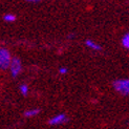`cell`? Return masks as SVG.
<instances>
[{
	"label": "cell",
	"instance_id": "4",
	"mask_svg": "<svg viewBox=\"0 0 129 129\" xmlns=\"http://www.w3.org/2000/svg\"><path fill=\"white\" fill-rule=\"evenodd\" d=\"M67 121H68V118L65 113H58L49 119L48 124L51 126H57V125H61L63 123H66Z\"/></svg>",
	"mask_w": 129,
	"mask_h": 129
},
{
	"label": "cell",
	"instance_id": "5",
	"mask_svg": "<svg viewBox=\"0 0 129 129\" xmlns=\"http://www.w3.org/2000/svg\"><path fill=\"white\" fill-rule=\"evenodd\" d=\"M85 45L88 47V48H90V49H92V50H95V51H101L102 50V46L100 44H98V43H95L94 41H92L91 39H87V40H85Z\"/></svg>",
	"mask_w": 129,
	"mask_h": 129
},
{
	"label": "cell",
	"instance_id": "2",
	"mask_svg": "<svg viewBox=\"0 0 129 129\" xmlns=\"http://www.w3.org/2000/svg\"><path fill=\"white\" fill-rule=\"evenodd\" d=\"M12 61H13V57L10 53V50L5 47L0 48V68L2 70L10 68Z\"/></svg>",
	"mask_w": 129,
	"mask_h": 129
},
{
	"label": "cell",
	"instance_id": "12",
	"mask_svg": "<svg viewBox=\"0 0 129 129\" xmlns=\"http://www.w3.org/2000/svg\"><path fill=\"white\" fill-rule=\"evenodd\" d=\"M74 34H72V35H68V38H69V39H73V38H74Z\"/></svg>",
	"mask_w": 129,
	"mask_h": 129
},
{
	"label": "cell",
	"instance_id": "6",
	"mask_svg": "<svg viewBox=\"0 0 129 129\" xmlns=\"http://www.w3.org/2000/svg\"><path fill=\"white\" fill-rule=\"evenodd\" d=\"M39 112H40V109L39 108H33V109L25 110L23 114H24L25 118H33V117H36L37 114H39Z\"/></svg>",
	"mask_w": 129,
	"mask_h": 129
},
{
	"label": "cell",
	"instance_id": "9",
	"mask_svg": "<svg viewBox=\"0 0 129 129\" xmlns=\"http://www.w3.org/2000/svg\"><path fill=\"white\" fill-rule=\"evenodd\" d=\"M19 91H20V93L24 96H26L28 94V91H29V89H28V85L27 84H25V83H22V84H20V86H19Z\"/></svg>",
	"mask_w": 129,
	"mask_h": 129
},
{
	"label": "cell",
	"instance_id": "3",
	"mask_svg": "<svg viewBox=\"0 0 129 129\" xmlns=\"http://www.w3.org/2000/svg\"><path fill=\"white\" fill-rule=\"evenodd\" d=\"M22 70V63L21 60L17 57H13V61L11 64V67H10V73L12 78H17V77L20 75Z\"/></svg>",
	"mask_w": 129,
	"mask_h": 129
},
{
	"label": "cell",
	"instance_id": "1",
	"mask_svg": "<svg viewBox=\"0 0 129 129\" xmlns=\"http://www.w3.org/2000/svg\"><path fill=\"white\" fill-rule=\"evenodd\" d=\"M112 87L122 95H129V79H117L112 82Z\"/></svg>",
	"mask_w": 129,
	"mask_h": 129
},
{
	"label": "cell",
	"instance_id": "10",
	"mask_svg": "<svg viewBox=\"0 0 129 129\" xmlns=\"http://www.w3.org/2000/svg\"><path fill=\"white\" fill-rule=\"evenodd\" d=\"M67 73H68L67 67H60L59 68V74L60 75H66Z\"/></svg>",
	"mask_w": 129,
	"mask_h": 129
},
{
	"label": "cell",
	"instance_id": "8",
	"mask_svg": "<svg viewBox=\"0 0 129 129\" xmlns=\"http://www.w3.org/2000/svg\"><path fill=\"white\" fill-rule=\"evenodd\" d=\"M3 20L9 23L14 22V21H16V16L14 14H12V13H6V14L3 15Z\"/></svg>",
	"mask_w": 129,
	"mask_h": 129
},
{
	"label": "cell",
	"instance_id": "11",
	"mask_svg": "<svg viewBox=\"0 0 129 129\" xmlns=\"http://www.w3.org/2000/svg\"><path fill=\"white\" fill-rule=\"evenodd\" d=\"M28 2H30V3H39V0H28Z\"/></svg>",
	"mask_w": 129,
	"mask_h": 129
},
{
	"label": "cell",
	"instance_id": "7",
	"mask_svg": "<svg viewBox=\"0 0 129 129\" xmlns=\"http://www.w3.org/2000/svg\"><path fill=\"white\" fill-rule=\"evenodd\" d=\"M121 43H122V45H123L124 48L129 49V31H128V33H126L123 37H122Z\"/></svg>",
	"mask_w": 129,
	"mask_h": 129
}]
</instances>
